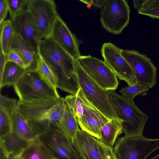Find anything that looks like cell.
<instances>
[{"mask_svg":"<svg viewBox=\"0 0 159 159\" xmlns=\"http://www.w3.org/2000/svg\"><path fill=\"white\" fill-rule=\"evenodd\" d=\"M86 99L80 88L75 95H67L64 98L66 104L73 110L77 119L80 118L83 113V105Z\"/></svg>","mask_w":159,"mask_h":159,"instance_id":"d4e9b609","label":"cell"},{"mask_svg":"<svg viewBox=\"0 0 159 159\" xmlns=\"http://www.w3.org/2000/svg\"><path fill=\"white\" fill-rule=\"evenodd\" d=\"M26 69L11 61L6 62L0 75V88L13 86L25 72Z\"/></svg>","mask_w":159,"mask_h":159,"instance_id":"7402d4cb","label":"cell"},{"mask_svg":"<svg viewBox=\"0 0 159 159\" xmlns=\"http://www.w3.org/2000/svg\"><path fill=\"white\" fill-rule=\"evenodd\" d=\"M6 57L3 53L2 49L0 48V75H2L6 62Z\"/></svg>","mask_w":159,"mask_h":159,"instance_id":"74e56055","label":"cell"},{"mask_svg":"<svg viewBox=\"0 0 159 159\" xmlns=\"http://www.w3.org/2000/svg\"><path fill=\"white\" fill-rule=\"evenodd\" d=\"M38 51L54 75L57 88L75 95L80 87L72 57L51 36L40 40Z\"/></svg>","mask_w":159,"mask_h":159,"instance_id":"6da1fadb","label":"cell"},{"mask_svg":"<svg viewBox=\"0 0 159 159\" xmlns=\"http://www.w3.org/2000/svg\"><path fill=\"white\" fill-rule=\"evenodd\" d=\"M101 52L105 63L119 80L125 81L128 86L137 83L132 69L121 54V49L106 43L103 44Z\"/></svg>","mask_w":159,"mask_h":159,"instance_id":"8fae6325","label":"cell"},{"mask_svg":"<svg viewBox=\"0 0 159 159\" xmlns=\"http://www.w3.org/2000/svg\"><path fill=\"white\" fill-rule=\"evenodd\" d=\"M12 130L25 140L31 142L37 139V137L28 121L16 110L11 115Z\"/></svg>","mask_w":159,"mask_h":159,"instance_id":"d6986e66","label":"cell"},{"mask_svg":"<svg viewBox=\"0 0 159 159\" xmlns=\"http://www.w3.org/2000/svg\"><path fill=\"white\" fill-rule=\"evenodd\" d=\"M74 63L79 86L87 100L109 120L118 119L107 91L102 88L87 74L78 59H74Z\"/></svg>","mask_w":159,"mask_h":159,"instance_id":"277c9868","label":"cell"},{"mask_svg":"<svg viewBox=\"0 0 159 159\" xmlns=\"http://www.w3.org/2000/svg\"><path fill=\"white\" fill-rule=\"evenodd\" d=\"M121 54L132 69L137 83L149 88L156 84L157 68L150 58L135 50L121 49Z\"/></svg>","mask_w":159,"mask_h":159,"instance_id":"30bf717a","label":"cell"},{"mask_svg":"<svg viewBox=\"0 0 159 159\" xmlns=\"http://www.w3.org/2000/svg\"><path fill=\"white\" fill-rule=\"evenodd\" d=\"M10 20L14 32L30 48L38 52V46L42 39L30 12L26 9H23Z\"/></svg>","mask_w":159,"mask_h":159,"instance_id":"7c38bea8","label":"cell"},{"mask_svg":"<svg viewBox=\"0 0 159 159\" xmlns=\"http://www.w3.org/2000/svg\"><path fill=\"white\" fill-rule=\"evenodd\" d=\"M0 24V48L6 57L9 51L14 31L10 20Z\"/></svg>","mask_w":159,"mask_h":159,"instance_id":"484cf974","label":"cell"},{"mask_svg":"<svg viewBox=\"0 0 159 159\" xmlns=\"http://www.w3.org/2000/svg\"><path fill=\"white\" fill-rule=\"evenodd\" d=\"M10 50H14L19 55L25 69L35 70L38 52L30 48L19 35L14 32L10 44Z\"/></svg>","mask_w":159,"mask_h":159,"instance_id":"e0dca14e","label":"cell"},{"mask_svg":"<svg viewBox=\"0 0 159 159\" xmlns=\"http://www.w3.org/2000/svg\"><path fill=\"white\" fill-rule=\"evenodd\" d=\"M13 86L21 101L53 100L61 98L57 89L48 84L34 70L26 69Z\"/></svg>","mask_w":159,"mask_h":159,"instance_id":"3957f363","label":"cell"},{"mask_svg":"<svg viewBox=\"0 0 159 159\" xmlns=\"http://www.w3.org/2000/svg\"><path fill=\"white\" fill-rule=\"evenodd\" d=\"M66 106L64 98H63L59 102L49 109L45 115V120L56 125L61 119Z\"/></svg>","mask_w":159,"mask_h":159,"instance_id":"4316f807","label":"cell"},{"mask_svg":"<svg viewBox=\"0 0 159 159\" xmlns=\"http://www.w3.org/2000/svg\"><path fill=\"white\" fill-rule=\"evenodd\" d=\"M18 101L14 98H9L1 94L0 96V106L8 112L11 116L17 110Z\"/></svg>","mask_w":159,"mask_h":159,"instance_id":"1f68e13d","label":"cell"},{"mask_svg":"<svg viewBox=\"0 0 159 159\" xmlns=\"http://www.w3.org/2000/svg\"><path fill=\"white\" fill-rule=\"evenodd\" d=\"M12 130L11 115L6 110L0 106V138L8 134Z\"/></svg>","mask_w":159,"mask_h":159,"instance_id":"f1b7e54d","label":"cell"},{"mask_svg":"<svg viewBox=\"0 0 159 159\" xmlns=\"http://www.w3.org/2000/svg\"><path fill=\"white\" fill-rule=\"evenodd\" d=\"M26 10L30 12L42 39L51 36L59 15L53 0H27Z\"/></svg>","mask_w":159,"mask_h":159,"instance_id":"ba28073f","label":"cell"},{"mask_svg":"<svg viewBox=\"0 0 159 159\" xmlns=\"http://www.w3.org/2000/svg\"><path fill=\"white\" fill-rule=\"evenodd\" d=\"M138 13L148 16L152 18L159 19V8L147 11H138Z\"/></svg>","mask_w":159,"mask_h":159,"instance_id":"d590c367","label":"cell"},{"mask_svg":"<svg viewBox=\"0 0 159 159\" xmlns=\"http://www.w3.org/2000/svg\"><path fill=\"white\" fill-rule=\"evenodd\" d=\"M149 87L145 85L136 83L131 86L123 88L120 89V93L124 98L133 100L134 98L138 95H144L149 89Z\"/></svg>","mask_w":159,"mask_h":159,"instance_id":"83f0119b","label":"cell"},{"mask_svg":"<svg viewBox=\"0 0 159 159\" xmlns=\"http://www.w3.org/2000/svg\"><path fill=\"white\" fill-rule=\"evenodd\" d=\"M20 155L23 159H56L50 149L38 139L30 142Z\"/></svg>","mask_w":159,"mask_h":159,"instance_id":"44dd1931","label":"cell"},{"mask_svg":"<svg viewBox=\"0 0 159 159\" xmlns=\"http://www.w3.org/2000/svg\"><path fill=\"white\" fill-rule=\"evenodd\" d=\"M98 143L102 159H117L115 155L113 148L105 145L99 139L96 138Z\"/></svg>","mask_w":159,"mask_h":159,"instance_id":"d6a6232c","label":"cell"},{"mask_svg":"<svg viewBox=\"0 0 159 159\" xmlns=\"http://www.w3.org/2000/svg\"><path fill=\"white\" fill-rule=\"evenodd\" d=\"M7 159H23L20 155L11 154L9 155Z\"/></svg>","mask_w":159,"mask_h":159,"instance_id":"ab89813d","label":"cell"},{"mask_svg":"<svg viewBox=\"0 0 159 159\" xmlns=\"http://www.w3.org/2000/svg\"><path fill=\"white\" fill-rule=\"evenodd\" d=\"M110 100L118 119L122 121L125 136L142 135L148 117L138 108L133 100L126 98L114 90L107 91Z\"/></svg>","mask_w":159,"mask_h":159,"instance_id":"7a4b0ae2","label":"cell"},{"mask_svg":"<svg viewBox=\"0 0 159 159\" xmlns=\"http://www.w3.org/2000/svg\"><path fill=\"white\" fill-rule=\"evenodd\" d=\"M51 37L74 59H78L81 56L79 41L59 15L54 23Z\"/></svg>","mask_w":159,"mask_h":159,"instance_id":"4fadbf2b","label":"cell"},{"mask_svg":"<svg viewBox=\"0 0 159 159\" xmlns=\"http://www.w3.org/2000/svg\"><path fill=\"white\" fill-rule=\"evenodd\" d=\"M100 9V20L102 28L114 35L121 34L130 20V10L127 1L105 0Z\"/></svg>","mask_w":159,"mask_h":159,"instance_id":"52a82bcc","label":"cell"},{"mask_svg":"<svg viewBox=\"0 0 159 159\" xmlns=\"http://www.w3.org/2000/svg\"><path fill=\"white\" fill-rule=\"evenodd\" d=\"M36 70L41 79L53 89L57 88V80L52 70L38 52Z\"/></svg>","mask_w":159,"mask_h":159,"instance_id":"cb8c5ba5","label":"cell"},{"mask_svg":"<svg viewBox=\"0 0 159 159\" xmlns=\"http://www.w3.org/2000/svg\"><path fill=\"white\" fill-rule=\"evenodd\" d=\"M83 107V113L77 119L80 127L82 130L100 139L102 128L109 120L96 108L87 98Z\"/></svg>","mask_w":159,"mask_h":159,"instance_id":"5bb4252c","label":"cell"},{"mask_svg":"<svg viewBox=\"0 0 159 159\" xmlns=\"http://www.w3.org/2000/svg\"><path fill=\"white\" fill-rule=\"evenodd\" d=\"M134 7L138 11L159 8V0H134Z\"/></svg>","mask_w":159,"mask_h":159,"instance_id":"f546056e","label":"cell"},{"mask_svg":"<svg viewBox=\"0 0 159 159\" xmlns=\"http://www.w3.org/2000/svg\"><path fill=\"white\" fill-rule=\"evenodd\" d=\"M78 59L87 74L102 88L107 91L117 88V77L104 61L91 55L81 56Z\"/></svg>","mask_w":159,"mask_h":159,"instance_id":"9c48e42d","label":"cell"},{"mask_svg":"<svg viewBox=\"0 0 159 159\" xmlns=\"http://www.w3.org/2000/svg\"><path fill=\"white\" fill-rule=\"evenodd\" d=\"M158 148L159 139L124 136L117 139L113 151L117 159H146Z\"/></svg>","mask_w":159,"mask_h":159,"instance_id":"5b68a950","label":"cell"},{"mask_svg":"<svg viewBox=\"0 0 159 159\" xmlns=\"http://www.w3.org/2000/svg\"><path fill=\"white\" fill-rule=\"evenodd\" d=\"M121 120L116 119L109 120L102 127L100 140L107 146L113 148L117 138L123 132Z\"/></svg>","mask_w":159,"mask_h":159,"instance_id":"ffe728a7","label":"cell"},{"mask_svg":"<svg viewBox=\"0 0 159 159\" xmlns=\"http://www.w3.org/2000/svg\"><path fill=\"white\" fill-rule=\"evenodd\" d=\"M8 8L7 0H0V24L4 21L7 17Z\"/></svg>","mask_w":159,"mask_h":159,"instance_id":"e575fe53","label":"cell"},{"mask_svg":"<svg viewBox=\"0 0 159 159\" xmlns=\"http://www.w3.org/2000/svg\"><path fill=\"white\" fill-rule=\"evenodd\" d=\"M10 14V20L12 19L18 12L25 9L27 0H7Z\"/></svg>","mask_w":159,"mask_h":159,"instance_id":"4dcf8cb0","label":"cell"},{"mask_svg":"<svg viewBox=\"0 0 159 159\" xmlns=\"http://www.w3.org/2000/svg\"><path fill=\"white\" fill-rule=\"evenodd\" d=\"M6 61H11L25 68L23 62L17 53L13 50H10L6 57Z\"/></svg>","mask_w":159,"mask_h":159,"instance_id":"836d02e7","label":"cell"},{"mask_svg":"<svg viewBox=\"0 0 159 159\" xmlns=\"http://www.w3.org/2000/svg\"><path fill=\"white\" fill-rule=\"evenodd\" d=\"M9 154L0 143V159H7Z\"/></svg>","mask_w":159,"mask_h":159,"instance_id":"f35d334b","label":"cell"},{"mask_svg":"<svg viewBox=\"0 0 159 159\" xmlns=\"http://www.w3.org/2000/svg\"><path fill=\"white\" fill-rule=\"evenodd\" d=\"M56 125L66 137L74 143L80 129L79 125L75 112L66 105L61 119Z\"/></svg>","mask_w":159,"mask_h":159,"instance_id":"ac0fdd59","label":"cell"},{"mask_svg":"<svg viewBox=\"0 0 159 159\" xmlns=\"http://www.w3.org/2000/svg\"><path fill=\"white\" fill-rule=\"evenodd\" d=\"M37 139L50 149L56 159H84L75 143L70 142L56 125L50 122Z\"/></svg>","mask_w":159,"mask_h":159,"instance_id":"8992f818","label":"cell"},{"mask_svg":"<svg viewBox=\"0 0 159 159\" xmlns=\"http://www.w3.org/2000/svg\"><path fill=\"white\" fill-rule=\"evenodd\" d=\"M30 143L12 131L6 136L0 138V143L9 155H20Z\"/></svg>","mask_w":159,"mask_h":159,"instance_id":"603a6c76","label":"cell"},{"mask_svg":"<svg viewBox=\"0 0 159 159\" xmlns=\"http://www.w3.org/2000/svg\"><path fill=\"white\" fill-rule=\"evenodd\" d=\"M80 1L87 4H92L96 7L100 8L104 5L105 0H87Z\"/></svg>","mask_w":159,"mask_h":159,"instance_id":"8d00e7d4","label":"cell"},{"mask_svg":"<svg viewBox=\"0 0 159 159\" xmlns=\"http://www.w3.org/2000/svg\"><path fill=\"white\" fill-rule=\"evenodd\" d=\"M63 98L43 101H18L17 111L28 121L38 122L45 120V115L49 109Z\"/></svg>","mask_w":159,"mask_h":159,"instance_id":"9a60e30c","label":"cell"},{"mask_svg":"<svg viewBox=\"0 0 159 159\" xmlns=\"http://www.w3.org/2000/svg\"><path fill=\"white\" fill-rule=\"evenodd\" d=\"M74 143L84 159H102L96 138L79 129Z\"/></svg>","mask_w":159,"mask_h":159,"instance_id":"2e32d148","label":"cell"},{"mask_svg":"<svg viewBox=\"0 0 159 159\" xmlns=\"http://www.w3.org/2000/svg\"><path fill=\"white\" fill-rule=\"evenodd\" d=\"M150 159H159V154Z\"/></svg>","mask_w":159,"mask_h":159,"instance_id":"60d3db41","label":"cell"}]
</instances>
